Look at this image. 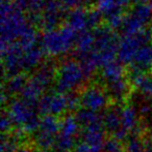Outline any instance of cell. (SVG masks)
<instances>
[{"mask_svg":"<svg viewBox=\"0 0 152 152\" xmlns=\"http://www.w3.org/2000/svg\"><path fill=\"white\" fill-rule=\"evenodd\" d=\"M68 102V108L69 111H77L78 107L80 106V96L77 95L75 92H70L66 94Z\"/></svg>","mask_w":152,"mask_h":152,"instance_id":"obj_32","label":"cell"},{"mask_svg":"<svg viewBox=\"0 0 152 152\" xmlns=\"http://www.w3.org/2000/svg\"><path fill=\"white\" fill-rule=\"evenodd\" d=\"M97 0H80L81 5H91L94 2H96Z\"/></svg>","mask_w":152,"mask_h":152,"instance_id":"obj_37","label":"cell"},{"mask_svg":"<svg viewBox=\"0 0 152 152\" xmlns=\"http://www.w3.org/2000/svg\"><path fill=\"white\" fill-rule=\"evenodd\" d=\"M94 42H95V36H94L93 31L85 30L77 33L75 42L76 58L78 59L91 53L94 48Z\"/></svg>","mask_w":152,"mask_h":152,"instance_id":"obj_22","label":"cell"},{"mask_svg":"<svg viewBox=\"0 0 152 152\" xmlns=\"http://www.w3.org/2000/svg\"><path fill=\"white\" fill-rule=\"evenodd\" d=\"M130 0H97V10L101 12L104 18L108 19L114 16H121L129 5Z\"/></svg>","mask_w":152,"mask_h":152,"instance_id":"obj_17","label":"cell"},{"mask_svg":"<svg viewBox=\"0 0 152 152\" xmlns=\"http://www.w3.org/2000/svg\"><path fill=\"white\" fill-rule=\"evenodd\" d=\"M87 10L82 6L71 10L66 16L67 26L79 33L89 29V20H87Z\"/></svg>","mask_w":152,"mask_h":152,"instance_id":"obj_16","label":"cell"},{"mask_svg":"<svg viewBox=\"0 0 152 152\" xmlns=\"http://www.w3.org/2000/svg\"><path fill=\"white\" fill-rule=\"evenodd\" d=\"M152 69V44H148L140 49L132 63L130 72H147Z\"/></svg>","mask_w":152,"mask_h":152,"instance_id":"obj_19","label":"cell"},{"mask_svg":"<svg viewBox=\"0 0 152 152\" xmlns=\"http://www.w3.org/2000/svg\"><path fill=\"white\" fill-rule=\"evenodd\" d=\"M77 32L69 26H62L45 31L41 37V46L46 54L52 57L67 54L75 46Z\"/></svg>","mask_w":152,"mask_h":152,"instance_id":"obj_4","label":"cell"},{"mask_svg":"<svg viewBox=\"0 0 152 152\" xmlns=\"http://www.w3.org/2000/svg\"><path fill=\"white\" fill-rule=\"evenodd\" d=\"M54 152H66V151H62V150H55Z\"/></svg>","mask_w":152,"mask_h":152,"instance_id":"obj_42","label":"cell"},{"mask_svg":"<svg viewBox=\"0 0 152 152\" xmlns=\"http://www.w3.org/2000/svg\"><path fill=\"white\" fill-rule=\"evenodd\" d=\"M38 152H48V151H43V150H40V151H38Z\"/></svg>","mask_w":152,"mask_h":152,"instance_id":"obj_43","label":"cell"},{"mask_svg":"<svg viewBox=\"0 0 152 152\" xmlns=\"http://www.w3.org/2000/svg\"><path fill=\"white\" fill-rule=\"evenodd\" d=\"M13 2L21 12H28L33 0H13Z\"/></svg>","mask_w":152,"mask_h":152,"instance_id":"obj_34","label":"cell"},{"mask_svg":"<svg viewBox=\"0 0 152 152\" xmlns=\"http://www.w3.org/2000/svg\"><path fill=\"white\" fill-rule=\"evenodd\" d=\"M33 25L14 4L13 0L1 1V48L17 42Z\"/></svg>","mask_w":152,"mask_h":152,"instance_id":"obj_1","label":"cell"},{"mask_svg":"<svg viewBox=\"0 0 152 152\" xmlns=\"http://www.w3.org/2000/svg\"><path fill=\"white\" fill-rule=\"evenodd\" d=\"M150 3H151V5H152V0H150Z\"/></svg>","mask_w":152,"mask_h":152,"instance_id":"obj_44","label":"cell"},{"mask_svg":"<svg viewBox=\"0 0 152 152\" xmlns=\"http://www.w3.org/2000/svg\"><path fill=\"white\" fill-rule=\"evenodd\" d=\"M122 110H123L122 107L115 104L108 108L102 115V123H103L104 129L110 132L113 136L120 129H122Z\"/></svg>","mask_w":152,"mask_h":152,"instance_id":"obj_18","label":"cell"},{"mask_svg":"<svg viewBox=\"0 0 152 152\" xmlns=\"http://www.w3.org/2000/svg\"><path fill=\"white\" fill-rule=\"evenodd\" d=\"M126 152H146L145 141L140 138L139 134H130L125 147Z\"/></svg>","mask_w":152,"mask_h":152,"instance_id":"obj_28","label":"cell"},{"mask_svg":"<svg viewBox=\"0 0 152 152\" xmlns=\"http://www.w3.org/2000/svg\"><path fill=\"white\" fill-rule=\"evenodd\" d=\"M79 96L80 106L82 108L98 113L105 110L110 102V95L108 92L97 85H92L85 88Z\"/></svg>","mask_w":152,"mask_h":152,"instance_id":"obj_11","label":"cell"},{"mask_svg":"<svg viewBox=\"0 0 152 152\" xmlns=\"http://www.w3.org/2000/svg\"><path fill=\"white\" fill-rule=\"evenodd\" d=\"M130 80L142 95L152 96V76L147 72H130Z\"/></svg>","mask_w":152,"mask_h":152,"instance_id":"obj_23","label":"cell"},{"mask_svg":"<svg viewBox=\"0 0 152 152\" xmlns=\"http://www.w3.org/2000/svg\"><path fill=\"white\" fill-rule=\"evenodd\" d=\"M103 124L87 127L82 132L83 143L87 144L94 152H102L105 143V132Z\"/></svg>","mask_w":152,"mask_h":152,"instance_id":"obj_15","label":"cell"},{"mask_svg":"<svg viewBox=\"0 0 152 152\" xmlns=\"http://www.w3.org/2000/svg\"><path fill=\"white\" fill-rule=\"evenodd\" d=\"M15 152H33L30 148H27V147H22V148H18Z\"/></svg>","mask_w":152,"mask_h":152,"instance_id":"obj_38","label":"cell"},{"mask_svg":"<svg viewBox=\"0 0 152 152\" xmlns=\"http://www.w3.org/2000/svg\"><path fill=\"white\" fill-rule=\"evenodd\" d=\"M124 146L122 141L118 140L115 137H110V138L106 139L105 143L103 146V151L102 152H123Z\"/></svg>","mask_w":152,"mask_h":152,"instance_id":"obj_30","label":"cell"},{"mask_svg":"<svg viewBox=\"0 0 152 152\" xmlns=\"http://www.w3.org/2000/svg\"><path fill=\"white\" fill-rule=\"evenodd\" d=\"M1 55L4 76L10 78L23 72L24 50L19 46L18 42H14L1 48Z\"/></svg>","mask_w":152,"mask_h":152,"instance_id":"obj_10","label":"cell"},{"mask_svg":"<svg viewBox=\"0 0 152 152\" xmlns=\"http://www.w3.org/2000/svg\"><path fill=\"white\" fill-rule=\"evenodd\" d=\"M149 129L151 130V132H152V119L150 121H149Z\"/></svg>","mask_w":152,"mask_h":152,"instance_id":"obj_40","label":"cell"},{"mask_svg":"<svg viewBox=\"0 0 152 152\" xmlns=\"http://www.w3.org/2000/svg\"><path fill=\"white\" fill-rule=\"evenodd\" d=\"M65 16H67L65 14V7L59 0H44L40 25L45 31L56 29Z\"/></svg>","mask_w":152,"mask_h":152,"instance_id":"obj_12","label":"cell"},{"mask_svg":"<svg viewBox=\"0 0 152 152\" xmlns=\"http://www.w3.org/2000/svg\"><path fill=\"white\" fill-rule=\"evenodd\" d=\"M87 76L80 63L74 59H66L56 69L55 89L56 92L67 94L82 86Z\"/></svg>","mask_w":152,"mask_h":152,"instance_id":"obj_5","label":"cell"},{"mask_svg":"<svg viewBox=\"0 0 152 152\" xmlns=\"http://www.w3.org/2000/svg\"><path fill=\"white\" fill-rule=\"evenodd\" d=\"M61 121L57 117L45 115L41 119V124L35 134V143L37 147L43 151H48L55 146L56 138L59 136Z\"/></svg>","mask_w":152,"mask_h":152,"instance_id":"obj_9","label":"cell"},{"mask_svg":"<svg viewBox=\"0 0 152 152\" xmlns=\"http://www.w3.org/2000/svg\"><path fill=\"white\" fill-rule=\"evenodd\" d=\"M80 132V124L75 115H66L61 120V128L55 142V150L70 152L75 149L77 137Z\"/></svg>","mask_w":152,"mask_h":152,"instance_id":"obj_8","label":"cell"},{"mask_svg":"<svg viewBox=\"0 0 152 152\" xmlns=\"http://www.w3.org/2000/svg\"><path fill=\"white\" fill-rule=\"evenodd\" d=\"M28 79L26 78L23 72L16 76H13L10 78H7V81L5 82V86H4L3 90L8 94H21L24 90L25 86H26Z\"/></svg>","mask_w":152,"mask_h":152,"instance_id":"obj_27","label":"cell"},{"mask_svg":"<svg viewBox=\"0 0 152 152\" xmlns=\"http://www.w3.org/2000/svg\"><path fill=\"white\" fill-rule=\"evenodd\" d=\"M39 110L40 113L51 116H59L69 111L68 102L66 94L59 92L45 93L39 102Z\"/></svg>","mask_w":152,"mask_h":152,"instance_id":"obj_13","label":"cell"},{"mask_svg":"<svg viewBox=\"0 0 152 152\" xmlns=\"http://www.w3.org/2000/svg\"><path fill=\"white\" fill-rule=\"evenodd\" d=\"M103 15L101 14L100 10L97 8H92V10H87V20H89V28L96 29L97 27L100 26L102 19H103Z\"/></svg>","mask_w":152,"mask_h":152,"instance_id":"obj_31","label":"cell"},{"mask_svg":"<svg viewBox=\"0 0 152 152\" xmlns=\"http://www.w3.org/2000/svg\"><path fill=\"white\" fill-rule=\"evenodd\" d=\"M152 21V5L148 3L136 4L124 16L121 31L123 35H132L145 30V26Z\"/></svg>","mask_w":152,"mask_h":152,"instance_id":"obj_7","label":"cell"},{"mask_svg":"<svg viewBox=\"0 0 152 152\" xmlns=\"http://www.w3.org/2000/svg\"><path fill=\"white\" fill-rule=\"evenodd\" d=\"M56 78V70L52 62H44L39 68H37L35 74L29 78L36 85L43 91H46Z\"/></svg>","mask_w":152,"mask_h":152,"instance_id":"obj_14","label":"cell"},{"mask_svg":"<svg viewBox=\"0 0 152 152\" xmlns=\"http://www.w3.org/2000/svg\"><path fill=\"white\" fill-rule=\"evenodd\" d=\"M150 33H151V35H152V21H151V23H150Z\"/></svg>","mask_w":152,"mask_h":152,"instance_id":"obj_41","label":"cell"},{"mask_svg":"<svg viewBox=\"0 0 152 152\" xmlns=\"http://www.w3.org/2000/svg\"><path fill=\"white\" fill-rule=\"evenodd\" d=\"M75 117L80 126L85 128L103 124L102 123V115L95 111L89 110V109H78L75 113Z\"/></svg>","mask_w":152,"mask_h":152,"instance_id":"obj_25","label":"cell"},{"mask_svg":"<svg viewBox=\"0 0 152 152\" xmlns=\"http://www.w3.org/2000/svg\"><path fill=\"white\" fill-rule=\"evenodd\" d=\"M122 128L129 134L139 132V111L136 107L127 106L122 110Z\"/></svg>","mask_w":152,"mask_h":152,"instance_id":"obj_20","label":"cell"},{"mask_svg":"<svg viewBox=\"0 0 152 152\" xmlns=\"http://www.w3.org/2000/svg\"><path fill=\"white\" fill-rule=\"evenodd\" d=\"M152 35L150 31L143 30L132 35H123L118 46V60L122 64H131L136 55L146 45L150 44Z\"/></svg>","mask_w":152,"mask_h":152,"instance_id":"obj_6","label":"cell"},{"mask_svg":"<svg viewBox=\"0 0 152 152\" xmlns=\"http://www.w3.org/2000/svg\"><path fill=\"white\" fill-rule=\"evenodd\" d=\"M7 114L14 126L25 134L37 132L41 124L39 104L21 98H15L8 102Z\"/></svg>","mask_w":152,"mask_h":152,"instance_id":"obj_2","label":"cell"},{"mask_svg":"<svg viewBox=\"0 0 152 152\" xmlns=\"http://www.w3.org/2000/svg\"><path fill=\"white\" fill-rule=\"evenodd\" d=\"M93 32L95 42L91 56L98 68H102L104 65L115 60L120 39H118L117 34L108 26H99L94 29Z\"/></svg>","mask_w":152,"mask_h":152,"instance_id":"obj_3","label":"cell"},{"mask_svg":"<svg viewBox=\"0 0 152 152\" xmlns=\"http://www.w3.org/2000/svg\"><path fill=\"white\" fill-rule=\"evenodd\" d=\"M62 2V4L64 5L65 8H76V7H79L81 5V2L80 0H59Z\"/></svg>","mask_w":152,"mask_h":152,"instance_id":"obj_35","label":"cell"},{"mask_svg":"<svg viewBox=\"0 0 152 152\" xmlns=\"http://www.w3.org/2000/svg\"><path fill=\"white\" fill-rule=\"evenodd\" d=\"M44 50L38 46L25 51L23 55V70L30 72L40 67L44 63Z\"/></svg>","mask_w":152,"mask_h":152,"instance_id":"obj_21","label":"cell"},{"mask_svg":"<svg viewBox=\"0 0 152 152\" xmlns=\"http://www.w3.org/2000/svg\"><path fill=\"white\" fill-rule=\"evenodd\" d=\"M13 126H14V124H13L12 120H10L7 112H3L1 115V121H0V127H1L3 134H5L6 132H10Z\"/></svg>","mask_w":152,"mask_h":152,"instance_id":"obj_33","label":"cell"},{"mask_svg":"<svg viewBox=\"0 0 152 152\" xmlns=\"http://www.w3.org/2000/svg\"><path fill=\"white\" fill-rule=\"evenodd\" d=\"M131 2H134L136 4H140V3H146L148 0H130Z\"/></svg>","mask_w":152,"mask_h":152,"instance_id":"obj_39","label":"cell"},{"mask_svg":"<svg viewBox=\"0 0 152 152\" xmlns=\"http://www.w3.org/2000/svg\"><path fill=\"white\" fill-rule=\"evenodd\" d=\"M123 65L124 64H122L119 60H114L104 65L101 70V77L104 80V82L108 84L110 82L123 79L124 72H125Z\"/></svg>","mask_w":152,"mask_h":152,"instance_id":"obj_24","label":"cell"},{"mask_svg":"<svg viewBox=\"0 0 152 152\" xmlns=\"http://www.w3.org/2000/svg\"><path fill=\"white\" fill-rule=\"evenodd\" d=\"M18 141L16 137L3 134L1 140V152H15L18 149Z\"/></svg>","mask_w":152,"mask_h":152,"instance_id":"obj_29","label":"cell"},{"mask_svg":"<svg viewBox=\"0 0 152 152\" xmlns=\"http://www.w3.org/2000/svg\"><path fill=\"white\" fill-rule=\"evenodd\" d=\"M74 152H94V151L92 150L87 144H85V143L82 142V143L77 144V146L75 147V149H74Z\"/></svg>","mask_w":152,"mask_h":152,"instance_id":"obj_36","label":"cell"},{"mask_svg":"<svg viewBox=\"0 0 152 152\" xmlns=\"http://www.w3.org/2000/svg\"><path fill=\"white\" fill-rule=\"evenodd\" d=\"M106 92L110 97L114 98L117 102L124 99L129 92V82L123 78L108 83L106 84Z\"/></svg>","mask_w":152,"mask_h":152,"instance_id":"obj_26","label":"cell"}]
</instances>
